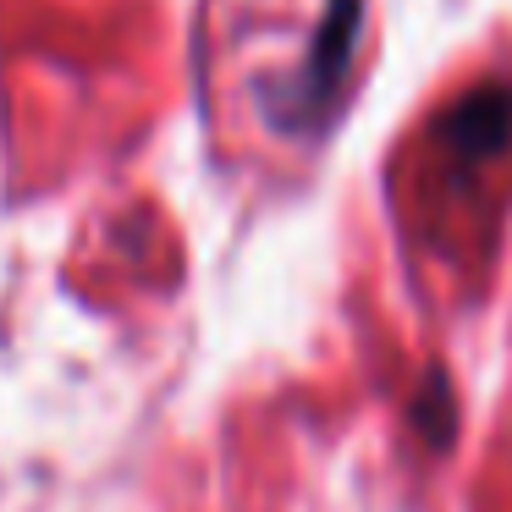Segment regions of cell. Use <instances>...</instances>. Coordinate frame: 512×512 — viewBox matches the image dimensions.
Here are the masks:
<instances>
[{
  "label": "cell",
  "instance_id": "cell-3",
  "mask_svg": "<svg viewBox=\"0 0 512 512\" xmlns=\"http://www.w3.org/2000/svg\"><path fill=\"white\" fill-rule=\"evenodd\" d=\"M413 424L424 430V441L430 446H446L457 430V413H452V380L441 375V369H430L419 386V397H413Z\"/></svg>",
  "mask_w": 512,
  "mask_h": 512
},
{
  "label": "cell",
  "instance_id": "cell-1",
  "mask_svg": "<svg viewBox=\"0 0 512 512\" xmlns=\"http://www.w3.org/2000/svg\"><path fill=\"white\" fill-rule=\"evenodd\" d=\"M364 34V0H325L314 45L292 78L270 89V122L281 133H320L342 111V89L353 78V50Z\"/></svg>",
  "mask_w": 512,
  "mask_h": 512
},
{
  "label": "cell",
  "instance_id": "cell-2",
  "mask_svg": "<svg viewBox=\"0 0 512 512\" xmlns=\"http://www.w3.org/2000/svg\"><path fill=\"white\" fill-rule=\"evenodd\" d=\"M435 138H441V155L457 160V166H479L485 155H501L512 144V83H496V89L457 100L441 116Z\"/></svg>",
  "mask_w": 512,
  "mask_h": 512
}]
</instances>
